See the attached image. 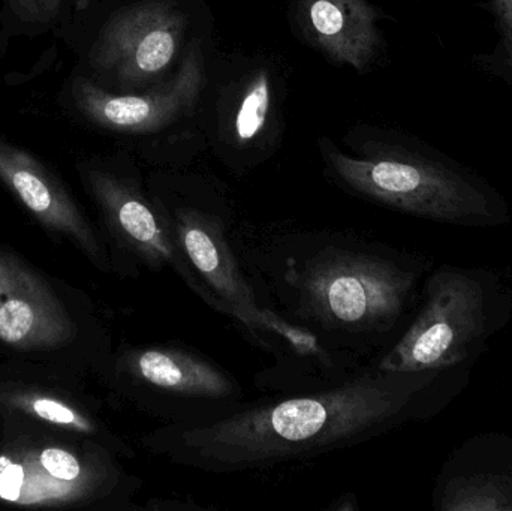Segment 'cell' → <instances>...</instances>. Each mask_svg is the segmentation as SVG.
<instances>
[{"label": "cell", "instance_id": "3957f363", "mask_svg": "<svg viewBox=\"0 0 512 511\" xmlns=\"http://www.w3.org/2000/svg\"><path fill=\"white\" fill-rule=\"evenodd\" d=\"M324 173L346 194L441 224L487 227L507 219L501 195L474 171L414 135L357 125L318 140Z\"/></svg>", "mask_w": 512, "mask_h": 511}, {"label": "cell", "instance_id": "30bf717a", "mask_svg": "<svg viewBox=\"0 0 512 511\" xmlns=\"http://www.w3.org/2000/svg\"><path fill=\"white\" fill-rule=\"evenodd\" d=\"M90 185L114 242L131 261L135 272L173 270L188 287V269L140 177L95 170L90 173Z\"/></svg>", "mask_w": 512, "mask_h": 511}, {"label": "cell", "instance_id": "7c38bea8", "mask_svg": "<svg viewBox=\"0 0 512 511\" xmlns=\"http://www.w3.org/2000/svg\"><path fill=\"white\" fill-rule=\"evenodd\" d=\"M74 333L47 285L20 261L0 252V339L15 347L60 344Z\"/></svg>", "mask_w": 512, "mask_h": 511}, {"label": "cell", "instance_id": "5b68a950", "mask_svg": "<svg viewBox=\"0 0 512 511\" xmlns=\"http://www.w3.org/2000/svg\"><path fill=\"white\" fill-rule=\"evenodd\" d=\"M490 330L486 281L477 272L444 266L427 279L415 320L375 365L388 372L445 371L478 351Z\"/></svg>", "mask_w": 512, "mask_h": 511}, {"label": "cell", "instance_id": "ffe728a7", "mask_svg": "<svg viewBox=\"0 0 512 511\" xmlns=\"http://www.w3.org/2000/svg\"><path fill=\"white\" fill-rule=\"evenodd\" d=\"M328 509L333 511H358L357 495L346 492V494L336 498Z\"/></svg>", "mask_w": 512, "mask_h": 511}, {"label": "cell", "instance_id": "9a60e30c", "mask_svg": "<svg viewBox=\"0 0 512 511\" xmlns=\"http://www.w3.org/2000/svg\"><path fill=\"white\" fill-rule=\"evenodd\" d=\"M442 511H512V473L457 477L439 497Z\"/></svg>", "mask_w": 512, "mask_h": 511}, {"label": "cell", "instance_id": "5bb4252c", "mask_svg": "<svg viewBox=\"0 0 512 511\" xmlns=\"http://www.w3.org/2000/svg\"><path fill=\"white\" fill-rule=\"evenodd\" d=\"M0 177L11 186L27 209L38 216L39 221L74 237L96 263L101 266L107 264L98 234L81 215L74 201L32 156L0 141Z\"/></svg>", "mask_w": 512, "mask_h": 511}, {"label": "cell", "instance_id": "7a4b0ae2", "mask_svg": "<svg viewBox=\"0 0 512 511\" xmlns=\"http://www.w3.org/2000/svg\"><path fill=\"white\" fill-rule=\"evenodd\" d=\"M442 371L388 372L367 366L319 392L273 396L221 417L162 423L143 440L171 464L201 473L267 471L360 446L418 416Z\"/></svg>", "mask_w": 512, "mask_h": 511}, {"label": "cell", "instance_id": "8fae6325", "mask_svg": "<svg viewBox=\"0 0 512 511\" xmlns=\"http://www.w3.org/2000/svg\"><path fill=\"white\" fill-rule=\"evenodd\" d=\"M384 12L369 0H291L289 18L304 44L340 68L367 74L384 53Z\"/></svg>", "mask_w": 512, "mask_h": 511}, {"label": "cell", "instance_id": "d6986e66", "mask_svg": "<svg viewBox=\"0 0 512 511\" xmlns=\"http://www.w3.org/2000/svg\"><path fill=\"white\" fill-rule=\"evenodd\" d=\"M143 509L155 511H206V507L198 506L194 501L182 500H153L152 503L144 506Z\"/></svg>", "mask_w": 512, "mask_h": 511}, {"label": "cell", "instance_id": "2e32d148", "mask_svg": "<svg viewBox=\"0 0 512 511\" xmlns=\"http://www.w3.org/2000/svg\"><path fill=\"white\" fill-rule=\"evenodd\" d=\"M499 30V41L490 53L478 54L475 63L483 71L512 83V0H484Z\"/></svg>", "mask_w": 512, "mask_h": 511}, {"label": "cell", "instance_id": "ba28073f", "mask_svg": "<svg viewBox=\"0 0 512 511\" xmlns=\"http://www.w3.org/2000/svg\"><path fill=\"white\" fill-rule=\"evenodd\" d=\"M207 78L203 44L194 39L176 69L156 86L138 93H113L78 78L74 96L87 119L101 128L116 134L158 135L194 116Z\"/></svg>", "mask_w": 512, "mask_h": 511}, {"label": "cell", "instance_id": "6da1fadb", "mask_svg": "<svg viewBox=\"0 0 512 511\" xmlns=\"http://www.w3.org/2000/svg\"><path fill=\"white\" fill-rule=\"evenodd\" d=\"M233 245L262 308L361 362L391 347L421 273L415 260L348 230L236 221Z\"/></svg>", "mask_w": 512, "mask_h": 511}, {"label": "cell", "instance_id": "ac0fdd59", "mask_svg": "<svg viewBox=\"0 0 512 511\" xmlns=\"http://www.w3.org/2000/svg\"><path fill=\"white\" fill-rule=\"evenodd\" d=\"M33 413L41 419L56 425L75 426L78 431L93 432L95 428L90 425L89 420L84 419L80 414L75 413L71 408L65 407L53 399L39 398L30 402Z\"/></svg>", "mask_w": 512, "mask_h": 511}, {"label": "cell", "instance_id": "9c48e42d", "mask_svg": "<svg viewBox=\"0 0 512 511\" xmlns=\"http://www.w3.org/2000/svg\"><path fill=\"white\" fill-rule=\"evenodd\" d=\"M252 344L273 359L255 375V384L274 396L331 389L360 374L367 363L328 347L306 327L291 323L271 309H262Z\"/></svg>", "mask_w": 512, "mask_h": 511}, {"label": "cell", "instance_id": "277c9868", "mask_svg": "<svg viewBox=\"0 0 512 511\" xmlns=\"http://www.w3.org/2000/svg\"><path fill=\"white\" fill-rule=\"evenodd\" d=\"M147 188L188 269L189 290L251 342L264 308L234 249L233 203L206 177L158 173Z\"/></svg>", "mask_w": 512, "mask_h": 511}, {"label": "cell", "instance_id": "8992f818", "mask_svg": "<svg viewBox=\"0 0 512 511\" xmlns=\"http://www.w3.org/2000/svg\"><path fill=\"white\" fill-rule=\"evenodd\" d=\"M138 404L164 423L225 416L246 401L245 386L224 366L183 344H153L123 357Z\"/></svg>", "mask_w": 512, "mask_h": 511}, {"label": "cell", "instance_id": "4fadbf2b", "mask_svg": "<svg viewBox=\"0 0 512 511\" xmlns=\"http://www.w3.org/2000/svg\"><path fill=\"white\" fill-rule=\"evenodd\" d=\"M276 113V78L268 66H256L239 81L221 117L219 155L231 170H248L267 156Z\"/></svg>", "mask_w": 512, "mask_h": 511}, {"label": "cell", "instance_id": "52a82bcc", "mask_svg": "<svg viewBox=\"0 0 512 511\" xmlns=\"http://www.w3.org/2000/svg\"><path fill=\"white\" fill-rule=\"evenodd\" d=\"M191 17L177 0H135L111 15L92 50V63L138 93L164 81L182 59Z\"/></svg>", "mask_w": 512, "mask_h": 511}, {"label": "cell", "instance_id": "e0dca14e", "mask_svg": "<svg viewBox=\"0 0 512 511\" xmlns=\"http://www.w3.org/2000/svg\"><path fill=\"white\" fill-rule=\"evenodd\" d=\"M14 14L32 24H48L72 9H81L90 0H8Z\"/></svg>", "mask_w": 512, "mask_h": 511}]
</instances>
